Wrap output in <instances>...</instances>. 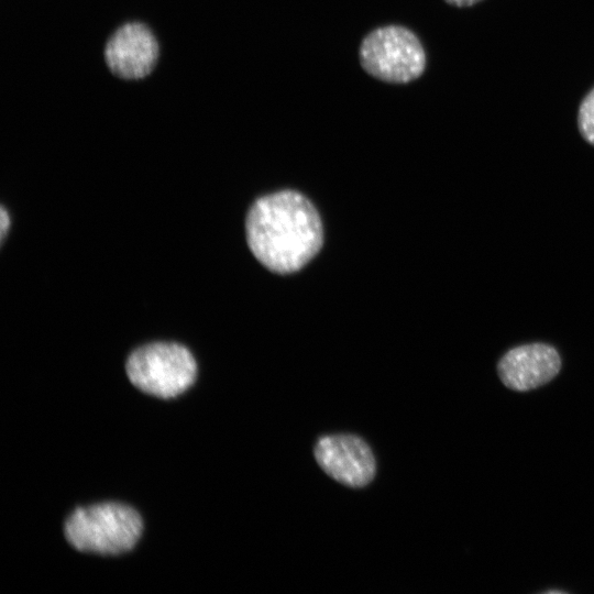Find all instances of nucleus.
<instances>
[{
    "mask_svg": "<svg viewBox=\"0 0 594 594\" xmlns=\"http://www.w3.org/2000/svg\"><path fill=\"white\" fill-rule=\"evenodd\" d=\"M9 227H10V217L8 215V211L2 206L1 211H0V235H1V240H3L7 231L9 230Z\"/></svg>",
    "mask_w": 594,
    "mask_h": 594,
    "instance_id": "obj_9",
    "label": "nucleus"
},
{
    "mask_svg": "<svg viewBox=\"0 0 594 594\" xmlns=\"http://www.w3.org/2000/svg\"><path fill=\"white\" fill-rule=\"evenodd\" d=\"M362 68L388 84H408L419 78L427 64L425 48L414 31L399 24L370 31L359 48Z\"/></svg>",
    "mask_w": 594,
    "mask_h": 594,
    "instance_id": "obj_3",
    "label": "nucleus"
},
{
    "mask_svg": "<svg viewBox=\"0 0 594 594\" xmlns=\"http://www.w3.org/2000/svg\"><path fill=\"white\" fill-rule=\"evenodd\" d=\"M130 382L141 392L174 398L186 392L197 376L191 352L174 342H154L134 350L125 362Z\"/></svg>",
    "mask_w": 594,
    "mask_h": 594,
    "instance_id": "obj_4",
    "label": "nucleus"
},
{
    "mask_svg": "<svg viewBox=\"0 0 594 594\" xmlns=\"http://www.w3.org/2000/svg\"><path fill=\"white\" fill-rule=\"evenodd\" d=\"M561 369L558 351L544 343H532L509 350L499 361L497 371L502 383L514 391L525 392L550 382Z\"/></svg>",
    "mask_w": 594,
    "mask_h": 594,
    "instance_id": "obj_7",
    "label": "nucleus"
},
{
    "mask_svg": "<svg viewBox=\"0 0 594 594\" xmlns=\"http://www.w3.org/2000/svg\"><path fill=\"white\" fill-rule=\"evenodd\" d=\"M143 530L140 514L121 503L76 508L64 524L68 543L81 552L116 556L130 551Z\"/></svg>",
    "mask_w": 594,
    "mask_h": 594,
    "instance_id": "obj_2",
    "label": "nucleus"
},
{
    "mask_svg": "<svg viewBox=\"0 0 594 594\" xmlns=\"http://www.w3.org/2000/svg\"><path fill=\"white\" fill-rule=\"evenodd\" d=\"M314 454L330 477L349 487H364L376 474V461L371 448L354 435L321 437L315 444Z\"/></svg>",
    "mask_w": 594,
    "mask_h": 594,
    "instance_id": "obj_5",
    "label": "nucleus"
},
{
    "mask_svg": "<svg viewBox=\"0 0 594 594\" xmlns=\"http://www.w3.org/2000/svg\"><path fill=\"white\" fill-rule=\"evenodd\" d=\"M158 43L152 31L141 22H128L109 37L103 50L106 65L121 79L146 77L156 66Z\"/></svg>",
    "mask_w": 594,
    "mask_h": 594,
    "instance_id": "obj_6",
    "label": "nucleus"
},
{
    "mask_svg": "<svg viewBox=\"0 0 594 594\" xmlns=\"http://www.w3.org/2000/svg\"><path fill=\"white\" fill-rule=\"evenodd\" d=\"M248 244L268 270L287 274L300 270L320 250L322 223L301 194L284 190L257 199L246 221Z\"/></svg>",
    "mask_w": 594,
    "mask_h": 594,
    "instance_id": "obj_1",
    "label": "nucleus"
},
{
    "mask_svg": "<svg viewBox=\"0 0 594 594\" xmlns=\"http://www.w3.org/2000/svg\"><path fill=\"white\" fill-rule=\"evenodd\" d=\"M582 136L594 145V88L583 99L578 116Z\"/></svg>",
    "mask_w": 594,
    "mask_h": 594,
    "instance_id": "obj_8",
    "label": "nucleus"
},
{
    "mask_svg": "<svg viewBox=\"0 0 594 594\" xmlns=\"http://www.w3.org/2000/svg\"><path fill=\"white\" fill-rule=\"evenodd\" d=\"M447 3L455 7H471L482 0H444Z\"/></svg>",
    "mask_w": 594,
    "mask_h": 594,
    "instance_id": "obj_10",
    "label": "nucleus"
}]
</instances>
